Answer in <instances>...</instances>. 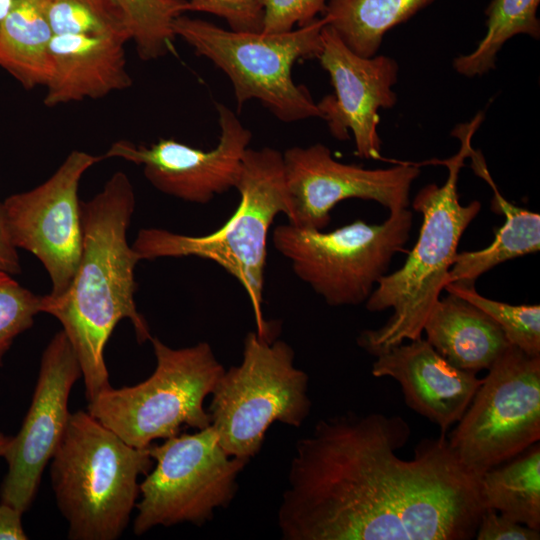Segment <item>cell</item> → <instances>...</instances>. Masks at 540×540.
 Segmentation results:
<instances>
[{
	"label": "cell",
	"instance_id": "cell-19",
	"mask_svg": "<svg viewBox=\"0 0 540 540\" xmlns=\"http://www.w3.org/2000/svg\"><path fill=\"white\" fill-rule=\"evenodd\" d=\"M439 298L423 326L430 345L451 365L473 373L488 370L511 345L484 311L448 293Z\"/></svg>",
	"mask_w": 540,
	"mask_h": 540
},
{
	"label": "cell",
	"instance_id": "cell-6",
	"mask_svg": "<svg viewBox=\"0 0 540 540\" xmlns=\"http://www.w3.org/2000/svg\"><path fill=\"white\" fill-rule=\"evenodd\" d=\"M325 24L324 18H316L288 32L265 34L226 30L180 15L173 31L228 76L239 110L256 99L276 118L290 123L321 118L307 88L293 81L292 68L298 60L319 57Z\"/></svg>",
	"mask_w": 540,
	"mask_h": 540
},
{
	"label": "cell",
	"instance_id": "cell-18",
	"mask_svg": "<svg viewBox=\"0 0 540 540\" xmlns=\"http://www.w3.org/2000/svg\"><path fill=\"white\" fill-rule=\"evenodd\" d=\"M112 35H53L51 71L43 103L55 107L103 98L132 85L125 44Z\"/></svg>",
	"mask_w": 540,
	"mask_h": 540
},
{
	"label": "cell",
	"instance_id": "cell-10",
	"mask_svg": "<svg viewBox=\"0 0 540 540\" xmlns=\"http://www.w3.org/2000/svg\"><path fill=\"white\" fill-rule=\"evenodd\" d=\"M149 452L154 465L140 483L133 522L138 536L156 526L211 521L234 499L238 475L250 461L228 455L212 425L152 443Z\"/></svg>",
	"mask_w": 540,
	"mask_h": 540
},
{
	"label": "cell",
	"instance_id": "cell-8",
	"mask_svg": "<svg viewBox=\"0 0 540 540\" xmlns=\"http://www.w3.org/2000/svg\"><path fill=\"white\" fill-rule=\"evenodd\" d=\"M294 357L287 342L262 337L255 330L247 333L241 363L225 369L208 408L228 455L250 460L274 422L300 427L309 416V377L295 366Z\"/></svg>",
	"mask_w": 540,
	"mask_h": 540
},
{
	"label": "cell",
	"instance_id": "cell-24",
	"mask_svg": "<svg viewBox=\"0 0 540 540\" xmlns=\"http://www.w3.org/2000/svg\"><path fill=\"white\" fill-rule=\"evenodd\" d=\"M540 0H492L485 10L486 33L476 48L453 60L454 70L467 78L483 76L495 69L504 44L518 34L540 37L537 10Z\"/></svg>",
	"mask_w": 540,
	"mask_h": 540
},
{
	"label": "cell",
	"instance_id": "cell-28",
	"mask_svg": "<svg viewBox=\"0 0 540 540\" xmlns=\"http://www.w3.org/2000/svg\"><path fill=\"white\" fill-rule=\"evenodd\" d=\"M41 297L0 271V366L16 337L32 327Z\"/></svg>",
	"mask_w": 540,
	"mask_h": 540
},
{
	"label": "cell",
	"instance_id": "cell-9",
	"mask_svg": "<svg viewBox=\"0 0 540 540\" xmlns=\"http://www.w3.org/2000/svg\"><path fill=\"white\" fill-rule=\"evenodd\" d=\"M412 220L407 208L389 212L380 224L356 220L330 232L287 223L274 229L272 241L296 276L328 305H358L367 301L403 250Z\"/></svg>",
	"mask_w": 540,
	"mask_h": 540
},
{
	"label": "cell",
	"instance_id": "cell-29",
	"mask_svg": "<svg viewBox=\"0 0 540 540\" xmlns=\"http://www.w3.org/2000/svg\"><path fill=\"white\" fill-rule=\"evenodd\" d=\"M328 0H260L263 8L262 33L276 34L304 26L324 13Z\"/></svg>",
	"mask_w": 540,
	"mask_h": 540
},
{
	"label": "cell",
	"instance_id": "cell-27",
	"mask_svg": "<svg viewBox=\"0 0 540 540\" xmlns=\"http://www.w3.org/2000/svg\"><path fill=\"white\" fill-rule=\"evenodd\" d=\"M448 293L457 295L490 316L510 344L529 356H540V306L511 305L480 295L474 285L447 284Z\"/></svg>",
	"mask_w": 540,
	"mask_h": 540
},
{
	"label": "cell",
	"instance_id": "cell-7",
	"mask_svg": "<svg viewBox=\"0 0 540 540\" xmlns=\"http://www.w3.org/2000/svg\"><path fill=\"white\" fill-rule=\"evenodd\" d=\"M156 366L144 381L115 389L112 386L88 402L87 412L135 448L211 425L204 400L225 371L207 342L171 348L150 339Z\"/></svg>",
	"mask_w": 540,
	"mask_h": 540
},
{
	"label": "cell",
	"instance_id": "cell-22",
	"mask_svg": "<svg viewBox=\"0 0 540 540\" xmlns=\"http://www.w3.org/2000/svg\"><path fill=\"white\" fill-rule=\"evenodd\" d=\"M434 0H328L323 18L353 52L372 57L384 36Z\"/></svg>",
	"mask_w": 540,
	"mask_h": 540
},
{
	"label": "cell",
	"instance_id": "cell-25",
	"mask_svg": "<svg viewBox=\"0 0 540 540\" xmlns=\"http://www.w3.org/2000/svg\"><path fill=\"white\" fill-rule=\"evenodd\" d=\"M125 20L138 56L150 61L172 48L174 20L186 12L187 0H112Z\"/></svg>",
	"mask_w": 540,
	"mask_h": 540
},
{
	"label": "cell",
	"instance_id": "cell-30",
	"mask_svg": "<svg viewBox=\"0 0 540 540\" xmlns=\"http://www.w3.org/2000/svg\"><path fill=\"white\" fill-rule=\"evenodd\" d=\"M188 11L222 17L233 31L259 33L263 27L260 0H187Z\"/></svg>",
	"mask_w": 540,
	"mask_h": 540
},
{
	"label": "cell",
	"instance_id": "cell-16",
	"mask_svg": "<svg viewBox=\"0 0 540 540\" xmlns=\"http://www.w3.org/2000/svg\"><path fill=\"white\" fill-rule=\"evenodd\" d=\"M321 39L322 50L317 59L334 88L333 94L317 103L321 118L339 141L348 140L349 132L352 133L358 157L381 159L379 110L391 109L397 102L393 87L399 66L386 55L356 54L327 24L322 28Z\"/></svg>",
	"mask_w": 540,
	"mask_h": 540
},
{
	"label": "cell",
	"instance_id": "cell-11",
	"mask_svg": "<svg viewBox=\"0 0 540 540\" xmlns=\"http://www.w3.org/2000/svg\"><path fill=\"white\" fill-rule=\"evenodd\" d=\"M540 439V356L510 345L488 369L447 438L460 466L477 480Z\"/></svg>",
	"mask_w": 540,
	"mask_h": 540
},
{
	"label": "cell",
	"instance_id": "cell-31",
	"mask_svg": "<svg viewBox=\"0 0 540 540\" xmlns=\"http://www.w3.org/2000/svg\"><path fill=\"white\" fill-rule=\"evenodd\" d=\"M477 540H539L538 529L515 522L494 509L484 508L475 533Z\"/></svg>",
	"mask_w": 540,
	"mask_h": 540
},
{
	"label": "cell",
	"instance_id": "cell-21",
	"mask_svg": "<svg viewBox=\"0 0 540 540\" xmlns=\"http://www.w3.org/2000/svg\"><path fill=\"white\" fill-rule=\"evenodd\" d=\"M53 35L43 0H18L0 25V68L26 89L45 87Z\"/></svg>",
	"mask_w": 540,
	"mask_h": 540
},
{
	"label": "cell",
	"instance_id": "cell-33",
	"mask_svg": "<svg viewBox=\"0 0 540 540\" xmlns=\"http://www.w3.org/2000/svg\"><path fill=\"white\" fill-rule=\"evenodd\" d=\"M22 512L15 507L0 502V540H27L22 525Z\"/></svg>",
	"mask_w": 540,
	"mask_h": 540
},
{
	"label": "cell",
	"instance_id": "cell-20",
	"mask_svg": "<svg viewBox=\"0 0 540 540\" xmlns=\"http://www.w3.org/2000/svg\"><path fill=\"white\" fill-rule=\"evenodd\" d=\"M471 168L493 190L492 209L505 217L492 243L477 251L457 253L447 284L474 285L475 280L495 266L540 249V215L507 201L494 183L480 151H470Z\"/></svg>",
	"mask_w": 540,
	"mask_h": 540
},
{
	"label": "cell",
	"instance_id": "cell-15",
	"mask_svg": "<svg viewBox=\"0 0 540 540\" xmlns=\"http://www.w3.org/2000/svg\"><path fill=\"white\" fill-rule=\"evenodd\" d=\"M220 136L210 150L194 148L175 139H159L146 146L115 141L103 158H119L143 166L146 179L160 192L178 199L206 204L235 188L252 133L227 106L216 103Z\"/></svg>",
	"mask_w": 540,
	"mask_h": 540
},
{
	"label": "cell",
	"instance_id": "cell-26",
	"mask_svg": "<svg viewBox=\"0 0 540 540\" xmlns=\"http://www.w3.org/2000/svg\"><path fill=\"white\" fill-rule=\"evenodd\" d=\"M54 35H112L130 40L125 20L112 0H43Z\"/></svg>",
	"mask_w": 540,
	"mask_h": 540
},
{
	"label": "cell",
	"instance_id": "cell-17",
	"mask_svg": "<svg viewBox=\"0 0 540 540\" xmlns=\"http://www.w3.org/2000/svg\"><path fill=\"white\" fill-rule=\"evenodd\" d=\"M372 374L391 377L401 386L405 403L441 429L459 421L482 383L476 373L447 362L422 337L375 355Z\"/></svg>",
	"mask_w": 540,
	"mask_h": 540
},
{
	"label": "cell",
	"instance_id": "cell-1",
	"mask_svg": "<svg viewBox=\"0 0 540 540\" xmlns=\"http://www.w3.org/2000/svg\"><path fill=\"white\" fill-rule=\"evenodd\" d=\"M409 424L398 415L347 412L297 441L278 509L285 540H470L484 506L478 480L446 435L396 452Z\"/></svg>",
	"mask_w": 540,
	"mask_h": 540
},
{
	"label": "cell",
	"instance_id": "cell-32",
	"mask_svg": "<svg viewBox=\"0 0 540 540\" xmlns=\"http://www.w3.org/2000/svg\"><path fill=\"white\" fill-rule=\"evenodd\" d=\"M0 271L10 275L21 273L20 259L9 233L2 203H0Z\"/></svg>",
	"mask_w": 540,
	"mask_h": 540
},
{
	"label": "cell",
	"instance_id": "cell-5",
	"mask_svg": "<svg viewBox=\"0 0 540 540\" xmlns=\"http://www.w3.org/2000/svg\"><path fill=\"white\" fill-rule=\"evenodd\" d=\"M240 202L232 216L215 231L189 236L160 228L138 231L132 248L141 260L195 256L208 259L233 276L245 290L255 318V331L273 338L262 310L267 238L279 213L289 212L283 154L270 147L248 148L235 187Z\"/></svg>",
	"mask_w": 540,
	"mask_h": 540
},
{
	"label": "cell",
	"instance_id": "cell-12",
	"mask_svg": "<svg viewBox=\"0 0 540 540\" xmlns=\"http://www.w3.org/2000/svg\"><path fill=\"white\" fill-rule=\"evenodd\" d=\"M102 159L73 150L45 182L2 203L13 244L42 263L50 277L51 298L66 293L79 265L83 243L79 184Z\"/></svg>",
	"mask_w": 540,
	"mask_h": 540
},
{
	"label": "cell",
	"instance_id": "cell-3",
	"mask_svg": "<svg viewBox=\"0 0 540 540\" xmlns=\"http://www.w3.org/2000/svg\"><path fill=\"white\" fill-rule=\"evenodd\" d=\"M483 119L484 114L479 112L452 131L460 140V148L451 158L439 162L448 169L445 183L426 185L412 202L422 215L416 244L403 266L384 275L365 302L371 312L393 309L383 326L365 330L357 339L358 345L373 356L422 337L427 316L447 285L461 236L481 210L477 200L460 203L457 183L472 149V137Z\"/></svg>",
	"mask_w": 540,
	"mask_h": 540
},
{
	"label": "cell",
	"instance_id": "cell-13",
	"mask_svg": "<svg viewBox=\"0 0 540 540\" xmlns=\"http://www.w3.org/2000/svg\"><path fill=\"white\" fill-rule=\"evenodd\" d=\"M282 154L288 223L303 229H325L331 210L346 199L372 200L389 212L407 209L411 186L420 175L419 166L411 163L378 169L341 163L321 143L294 146Z\"/></svg>",
	"mask_w": 540,
	"mask_h": 540
},
{
	"label": "cell",
	"instance_id": "cell-34",
	"mask_svg": "<svg viewBox=\"0 0 540 540\" xmlns=\"http://www.w3.org/2000/svg\"><path fill=\"white\" fill-rule=\"evenodd\" d=\"M18 0H0V25L13 9Z\"/></svg>",
	"mask_w": 540,
	"mask_h": 540
},
{
	"label": "cell",
	"instance_id": "cell-14",
	"mask_svg": "<svg viewBox=\"0 0 540 540\" xmlns=\"http://www.w3.org/2000/svg\"><path fill=\"white\" fill-rule=\"evenodd\" d=\"M81 377L77 355L61 330L42 353L30 407L3 456L8 470L0 499L22 513L33 503L42 473L64 434L70 415L69 396Z\"/></svg>",
	"mask_w": 540,
	"mask_h": 540
},
{
	"label": "cell",
	"instance_id": "cell-2",
	"mask_svg": "<svg viewBox=\"0 0 540 540\" xmlns=\"http://www.w3.org/2000/svg\"><path fill=\"white\" fill-rule=\"evenodd\" d=\"M135 205L132 183L122 171L81 202L83 243L76 273L63 296L41 297V312L61 323L77 355L88 402L111 387L104 350L116 325L128 319L138 343L152 338L134 299L141 258L128 244L127 231Z\"/></svg>",
	"mask_w": 540,
	"mask_h": 540
},
{
	"label": "cell",
	"instance_id": "cell-4",
	"mask_svg": "<svg viewBox=\"0 0 540 540\" xmlns=\"http://www.w3.org/2000/svg\"><path fill=\"white\" fill-rule=\"evenodd\" d=\"M154 465L149 447L125 443L87 411L70 413L50 460L57 506L72 540H116L140 495L139 477Z\"/></svg>",
	"mask_w": 540,
	"mask_h": 540
},
{
	"label": "cell",
	"instance_id": "cell-23",
	"mask_svg": "<svg viewBox=\"0 0 540 540\" xmlns=\"http://www.w3.org/2000/svg\"><path fill=\"white\" fill-rule=\"evenodd\" d=\"M485 472L479 479L484 508L540 530V445Z\"/></svg>",
	"mask_w": 540,
	"mask_h": 540
},
{
	"label": "cell",
	"instance_id": "cell-35",
	"mask_svg": "<svg viewBox=\"0 0 540 540\" xmlns=\"http://www.w3.org/2000/svg\"><path fill=\"white\" fill-rule=\"evenodd\" d=\"M12 437L0 432V457H3L8 449Z\"/></svg>",
	"mask_w": 540,
	"mask_h": 540
}]
</instances>
